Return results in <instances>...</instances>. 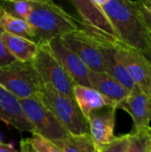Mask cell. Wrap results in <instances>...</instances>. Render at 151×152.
I'll return each instance as SVG.
<instances>
[{
	"label": "cell",
	"instance_id": "6da1fadb",
	"mask_svg": "<svg viewBox=\"0 0 151 152\" xmlns=\"http://www.w3.org/2000/svg\"><path fill=\"white\" fill-rule=\"evenodd\" d=\"M121 45L145 53L151 49V39L135 1L106 0L101 6Z\"/></svg>",
	"mask_w": 151,
	"mask_h": 152
},
{
	"label": "cell",
	"instance_id": "7a4b0ae2",
	"mask_svg": "<svg viewBox=\"0 0 151 152\" xmlns=\"http://www.w3.org/2000/svg\"><path fill=\"white\" fill-rule=\"evenodd\" d=\"M28 22L34 28L37 45L79 29L78 20L51 0H33Z\"/></svg>",
	"mask_w": 151,
	"mask_h": 152
},
{
	"label": "cell",
	"instance_id": "3957f363",
	"mask_svg": "<svg viewBox=\"0 0 151 152\" xmlns=\"http://www.w3.org/2000/svg\"><path fill=\"white\" fill-rule=\"evenodd\" d=\"M72 135L89 134L87 118L75 99L65 96L49 85L44 84L35 95Z\"/></svg>",
	"mask_w": 151,
	"mask_h": 152
},
{
	"label": "cell",
	"instance_id": "277c9868",
	"mask_svg": "<svg viewBox=\"0 0 151 152\" xmlns=\"http://www.w3.org/2000/svg\"><path fill=\"white\" fill-rule=\"evenodd\" d=\"M0 85L19 100L35 96L44 85L32 61H14L0 67Z\"/></svg>",
	"mask_w": 151,
	"mask_h": 152
},
{
	"label": "cell",
	"instance_id": "5b68a950",
	"mask_svg": "<svg viewBox=\"0 0 151 152\" xmlns=\"http://www.w3.org/2000/svg\"><path fill=\"white\" fill-rule=\"evenodd\" d=\"M71 4L77 10L79 23L87 35L100 45L117 46L120 42L117 36L101 7L93 0H72Z\"/></svg>",
	"mask_w": 151,
	"mask_h": 152
},
{
	"label": "cell",
	"instance_id": "8992f818",
	"mask_svg": "<svg viewBox=\"0 0 151 152\" xmlns=\"http://www.w3.org/2000/svg\"><path fill=\"white\" fill-rule=\"evenodd\" d=\"M27 120L33 127V134L59 144L69 135L55 116L36 97L19 100Z\"/></svg>",
	"mask_w": 151,
	"mask_h": 152
},
{
	"label": "cell",
	"instance_id": "52a82bcc",
	"mask_svg": "<svg viewBox=\"0 0 151 152\" xmlns=\"http://www.w3.org/2000/svg\"><path fill=\"white\" fill-rule=\"evenodd\" d=\"M32 63L44 84L49 85L60 94L74 99L73 89L76 84L54 56L48 43L38 45V51Z\"/></svg>",
	"mask_w": 151,
	"mask_h": 152
},
{
	"label": "cell",
	"instance_id": "ba28073f",
	"mask_svg": "<svg viewBox=\"0 0 151 152\" xmlns=\"http://www.w3.org/2000/svg\"><path fill=\"white\" fill-rule=\"evenodd\" d=\"M64 46L79 57L92 71L105 72L99 43L87 35L83 29L69 32L60 37Z\"/></svg>",
	"mask_w": 151,
	"mask_h": 152
},
{
	"label": "cell",
	"instance_id": "9c48e42d",
	"mask_svg": "<svg viewBox=\"0 0 151 152\" xmlns=\"http://www.w3.org/2000/svg\"><path fill=\"white\" fill-rule=\"evenodd\" d=\"M116 54L133 84L151 95V67L143 53L120 44L116 48Z\"/></svg>",
	"mask_w": 151,
	"mask_h": 152
},
{
	"label": "cell",
	"instance_id": "30bf717a",
	"mask_svg": "<svg viewBox=\"0 0 151 152\" xmlns=\"http://www.w3.org/2000/svg\"><path fill=\"white\" fill-rule=\"evenodd\" d=\"M116 111V107L108 106L92 111L86 118L90 136L98 152L117 138L114 134Z\"/></svg>",
	"mask_w": 151,
	"mask_h": 152
},
{
	"label": "cell",
	"instance_id": "8fae6325",
	"mask_svg": "<svg viewBox=\"0 0 151 152\" xmlns=\"http://www.w3.org/2000/svg\"><path fill=\"white\" fill-rule=\"evenodd\" d=\"M48 45L54 56L61 63L74 83L76 85L91 87L89 82L90 69L79 57L63 45L60 37L50 40Z\"/></svg>",
	"mask_w": 151,
	"mask_h": 152
},
{
	"label": "cell",
	"instance_id": "7c38bea8",
	"mask_svg": "<svg viewBox=\"0 0 151 152\" xmlns=\"http://www.w3.org/2000/svg\"><path fill=\"white\" fill-rule=\"evenodd\" d=\"M117 109L126 111L131 116L133 121L132 130H141L150 126L151 95L144 94L136 86L126 99L117 106Z\"/></svg>",
	"mask_w": 151,
	"mask_h": 152
},
{
	"label": "cell",
	"instance_id": "4fadbf2b",
	"mask_svg": "<svg viewBox=\"0 0 151 152\" xmlns=\"http://www.w3.org/2000/svg\"><path fill=\"white\" fill-rule=\"evenodd\" d=\"M0 120L7 126H12L19 132H28L33 134L34 130L25 118L20 101L3 86L0 85Z\"/></svg>",
	"mask_w": 151,
	"mask_h": 152
},
{
	"label": "cell",
	"instance_id": "5bb4252c",
	"mask_svg": "<svg viewBox=\"0 0 151 152\" xmlns=\"http://www.w3.org/2000/svg\"><path fill=\"white\" fill-rule=\"evenodd\" d=\"M89 82L92 88L112 101L115 103L117 110V106L126 99L130 93L119 82L106 72H95L90 70Z\"/></svg>",
	"mask_w": 151,
	"mask_h": 152
},
{
	"label": "cell",
	"instance_id": "9a60e30c",
	"mask_svg": "<svg viewBox=\"0 0 151 152\" xmlns=\"http://www.w3.org/2000/svg\"><path fill=\"white\" fill-rule=\"evenodd\" d=\"M74 99L85 118L93 110L108 106L116 107L115 103L92 87L76 85L73 89Z\"/></svg>",
	"mask_w": 151,
	"mask_h": 152
},
{
	"label": "cell",
	"instance_id": "2e32d148",
	"mask_svg": "<svg viewBox=\"0 0 151 152\" xmlns=\"http://www.w3.org/2000/svg\"><path fill=\"white\" fill-rule=\"evenodd\" d=\"M99 48L102 57L105 72L119 82L126 90L131 92L135 87V85L130 78L125 67L121 64L117 57V46L99 45Z\"/></svg>",
	"mask_w": 151,
	"mask_h": 152
},
{
	"label": "cell",
	"instance_id": "e0dca14e",
	"mask_svg": "<svg viewBox=\"0 0 151 152\" xmlns=\"http://www.w3.org/2000/svg\"><path fill=\"white\" fill-rule=\"evenodd\" d=\"M1 38L5 49L15 61H32L38 51L37 44L24 37L3 31Z\"/></svg>",
	"mask_w": 151,
	"mask_h": 152
},
{
	"label": "cell",
	"instance_id": "ac0fdd59",
	"mask_svg": "<svg viewBox=\"0 0 151 152\" xmlns=\"http://www.w3.org/2000/svg\"><path fill=\"white\" fill-rule=\"evenodd\" d=\"M0 28L3 31L8 32L12 35L21 37L31 40H35L34 28L24 20H20L11 16L0 10Z\"/></svg>",
	"mask_w": 151,
	"mask_h": 152
},
{
	"label": "cell",
	"instance_id": "d6986e66",
	"mask_svg": "<svg viewBox=\"0 0 151 152\" xmlns=\"http://www.w3.org/2000/svg\"><path fill=\"white\" fill-rule=\"evenodd\" d=\"M57 146L61 152H98L90 134L80 135L69 134Z\"/></svg>",
	"mask_w": 151,
	"mask_h": 152
},
{
	"label": "cell",
	"instance_id": "ffe728a7",
	"mask_svg": "<svg viewBox=\"0 0 151 152\" xmlns=\"http://www.w3.org/2000/svg\"><path fill=\"white\" fill-rule=\"evenodd\" d=\"M33 0H0V10L15 18L28 21Z\"/></svg>",
	"mask_w": 151,
	"mask_h": 152
},
{
	"label": "cell",
	"instance_id": "44dd1931",
	"mask_svg": "<svg viewBox=\"0 0 151 152\" xmlns=\"http://www.w3.org/2000/svg\"><path fill=\"white\" fill-rule=\"evenodd\" d=\"M128 135L129 144L126 152H151V135L149 127L132 130Z\"/></svg>",
	"mask_w": 151,
	"mask_h": 152
},
{
	"label": "cell",
	"instance_id": "7402d4cb",
	"mask_svg": "<svg viewBox=\"0 0 151 152\" xmlns=\"http://www.w3.org/2000/svg\"><path fill=\"white\" fill-rule=\"evenodd\" d=\"M28 140L32 147L37 152H61L56 144L39 135L32 134V137L28 138Z\"/></svg>",
	"mask_w": 151,
	"mask_h": 152
},
{
	"label": "cell",
	"instance_id": "603a6c76",
	"mask_svg": "<svg viewBox=\"0 0 151 152\" xmlns=\"http://www.w3.org/2000/svg\"><path fill=\"white\" fill-rule=\"evenodd\" d=\"M129 144V135L128 134L117 136V138L102 148L99 152H126Z\"/></svg>",
	"mask_w": 151,
	"mask_h": 152
},
{
	"label": "cell",
	"instance_id": "cb8c5ba5",
	"mask_svg": "<svg viewBox=\"0 0 151 152\" xmlns=\"http://www.w3.org/2000/svg\"><path fill=\"white\" fill-rule=\"evenodd\" d=\"M135 4L144 24L151 31V0H137Z\"/></svg>",
	"mask_w": 151,
	"mask_h": 152
},
{
	"label": "cell",
	"instance_id": "d4e9b609",
	"mask_svg": "<svg viewBox=\"0 0 151 152\" xmlns=\"http://www.w3.org/2000/svg\"><path fill=\"white\" fill-rule=\"evenodd\" d=\"M2 32H3V30L0 28V67L7 65L15 61V59L7 52V50L5 49V47L2 42V38H1Z\"/></svg>",
	"mask_w": 151,
	"mask_h": 152
},
{
	"label": "cell",
	"instance_id": "484cf974",
	"mask_svg": "<svg viewBox=\"0 0 151 152\" xmlns=\"http://www.w3.org/2000/svg\"><path fill=\"white\" fill-rule=\"evenodd\" d=\"M20 152H37L30 144L28 138L21 139L20 142Z\"/></svg>",
	"mask_w": 151,
	"mask_h": 152
},
{
	"label": "cell",
	"instance_id": "4316f807",
	"mask_svg": "<svg viewBox=\"0 0 151 152\" xmlns=\"http://www.w3.org/2000/svg\"><path fill=\"white\" fill-rule=\"evenodd\" d=\"M0 152H20L14 149L12 143H0Z\"/></svg>",
	"mask_w": 151,
	"mask_h": 152
},
{
	"label": "cell",
	"instance_id": "83f0119b",
	"mask_svg": "<svg viewBox=\"0 0 151 152\" xmlns=\"http://www.w3.org/2000/svg\"><path fill=\"white\" fill-rule=\"evenodd\" d=\"M143 54H144L145 58L147 59V61H149V63H150L151 67V49H150L149 51H147L145 53H143Z\"/></svg>",
	"mask_w": 151,
	"mask_h": 152
},
{
	"label": "cell",
	"instance_id": "f1b7e54d",
	"mask_svg": "<svg viewBox=\"0 0 151 152\" xmlns=\"http://www.w3.org/2000/svg\"><path fill=\"white\" fill-rule=\"evenodd\" d=\"M149 132H150V135H151V126L149 127Z\"/></svg>",
	"mask_w": 151,
	"mask_h": 152
},
{
	"label": "cell",
	"instance_id": "f546056e",
	"mask_svg": "<svg viewBox=\"0 0 151 152\" xmlns=\"http://www.w3.org/2000/svg\"><path fill=\"white\" fill-rule=\"evenodd\" d=\"M2 142V136H1V134H0V143Z\"/></svg>",
	"mask_w": 151,
	"mask_h": 152
},
{
	"label": "cell",
	"instance_id": "4dcf8cb0",
	"mask_svg": "<svg viewBox=\"0 0 151 152\" xmlns=\"http://www.w3.org/2000/svg\"><path fill=\"white\" fill-rule=\"evenodd\" d=\"M150 39H151V31H150Z\"/></svg>",
	"mask_w": 151,
	"mask_h": 152
}]
</instances>
